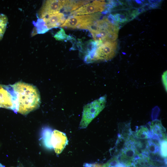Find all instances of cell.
I'll return each instance as SVG.
<instances>
[{"label": "cell", "instance_id": "obj_1", "mask_svg": "<svg viewBox=\"0 0 167 167\" xmlns=\"http://www.w3.org/2000/svg\"><path fill=\"white\" fill-rule=\"evenodd\" d=\"M11 86L16 96L18 112L26 115L40 106V94L35 86L21 81Z\"/></svg>", "mask_w": 167, "mask_h": 167}, {"label": "cell", "instance_id": "obj_2", "mask_svg": "<svg viewBox=\"0 0 167 167\" xmlns=\"http://www.w3.org/2000/svg\"><path fill=\"white\" fill-rule=\"evenodd\" d=\"M119 27L111 23L106 17L96 21L88 29L95 41L98 44L114 42L118 37Z\"/></svg>", "mask_w": 167, "mask_h": 167}, {"label": "cell", "instance_id": "obj_3", "mask_svg": "<svg viewBox=\"0 0 167 167\" xmlns=\"http://www.w3.org/2000/svg\"><path fill=\"white\" fill-rule=\"evenodd\" d=\"M117 46L116 41L106 42L97 45L94 44L84 57V61L86 63H90L97 61L110 60L115 55Z\"/></svg>", "mask_w": 167, "mask_h": 167}, {"label": "cell", "instance_id": "obj_4", "mask_svg": "<svg viewBox=\"0 0 167 167\" xmlns=\"http://www.w3.org/2000/svg\"><path fill=\"white\" fill-rule=\"evenodd\" d=\"M106 95L85 105L83 108L82 118L79 128H86L105 107L106 101Z\"/></svg>", "mask_w": 167, "mask_h": 167}, {"label": "cell", "instance_id": "obj_5", "mask_svg": "<svg viewBox=\"0 0 167 167\" xmlns=\"http://www.w3.org/2000/svg\"><path fill=\"white\" fill-rule=\"evenodd\" d=\"M100 12L93 14L71 16L66 19L61 26L62 28L72 29H88L99 19Z\"/></svg>", "mask_w": 167, "mask_h": 167}, {"label": "cell", "instance_id": "obj_6", "mask_svg": "<svg viewBox=\"0 0 167 167\" xmlns=\"http://www.w3.org/2000/svg\"><path fill=\"white\" fill-rule=\"evenodd\" d=\"M11 86L0 84V108L12 109L17 112V108L15 94Z\"/></svg>", "mask_w": 167, "mask_h": 167}, {"label": "cell", "instance_id": "obj_7", "mask_svg": "<svg viewBox=\"0 0 167 167\" xmlns=\"http://www.w3.org/2000/svg\"><path fill=\"white\" fill-rule=\"evenodd\" d=\"M137 153L132 141L129 138L117 156L119 161L126 167L131 165Z\"/></svg>", "mask_w": 167, "mask_h": 167}, {"label": "cell", "instance_id": "obj_8", "mask_svg": "<svg viewBox=\"0 0 167 167\" xmlns=\"http://www.w3.org/2000/svg\"><path fill=\"white\" fill-rule=\"evenodd\" d=\"M106 3L104 1L94 0L81 6L72 12L71 15L73 16L93 14L104 11Z\"/></svg>", "mask_w": 167, "mask_h": 167}, {"label": "cell", "instance_id": "obj_9", "mask_svg": "<svg viewBox=\"0 0 167 167\" xmlns=\"http://www.w3.org/2000/svg\"><path fill=\"white\" fill-rule=\"evenodd\" d=\"M66 0H49L43 4L39 12L41 19L49 15L60 12L65 6Z\"/></svg>", "mask_w": 167, "mask_h": 167}, {"label": "cell", "instance_id": "obj_10", "mask_svg": "<svg viewBox=\"0 0 167 167\" xmlns=\"http://www.w3.org/2000/svg\"><path fill=\"white\" fill-rule=\"evenodd\" d=\"M51 143L55 152L59 154L67 144V139L64 133L54 130L52 134Z\"/></svg>", "mask_w": 167, "mask_h": 167}, {"label": "cell", "instance_id": "obj_11", "mask_svg": "<svg viewBox=\"0 0 167 167\" xmlns=\"http://www.w3.org/2000/svg\"><path fill=\"white\" fill-rule=\"evenodd\" d=\"M148 124L150 128L151 136L157 138L161 141L167 140L166 129L162 125L161 121L154 119L149 122Z\"/></svg>", "mask_w": 167, "mask_h": 167}, {"label": "cell", "instance_id": "obj_12", "mask_svg": "<svg viewBox=\"0 0 167 167\" xmlns=\"http://www.w3.org/2000/svg\"><path fill=\"white\" fill-rule=\"evenodd\" d=\"M41 19L48 30L61 27L66 20L64 15L60 12L48 15Z\"/></svg>", "mask_w": 167, "mask_h": 167}, {"label": "cell", "instance_id": "obj_13", "mask_svg": "<svg viewBox=\"0 0 167 167\" xmlns=\"http://www.w3.org/2000/svg\"><path fill=\"white\" fill-rule=\"evenodd\" d=\"M52 129L49 127H44L41 130L40 134L41 142L44 146L46 149L53 148L51 143Z\"/></svg>", "mask_w": 167, "mask_h": 167}, {"label": "cell", "instance_id": "obj_14", "mask_svg": "<svg viewBox=\"0 0 167 167\" xmlns=\"http://www.w3.org/2000/svg\"><path fill=\"white\" fill-rule=\"evenodd\" d=\"M118 135L127 140L132 134L131 127L130 122L120 123L118 124Z\"/></svg>", "mask_w": 167, "mask_h": 167}, {"label": "cell", "instance_id": "obj_15", "mask_svg": "<svg viewBox=\"0 0 167 167\" xmlns=\"http://www.w3.org/2000/svg\"><path fill=\"white\" fill-rule=\"evenodd\" d=\"M91 1H75L66 0V4L64 7L65 11H73L78 9L82 5L90 2Z\"/></svg>", "mask_w": 167, "mask_h": 167}, {"label": "cell", "instance_id": "obj_16", "mask_svg": "<svg viewBox=\"0 0 167 167\" xmlns=\"http://www.w3.org/2000/svg\"><path fill=\"white\" fill-rule=\"evenodd\" d=\"M135 137L137 139H145L150 138L151 134L149 129L146 126H141L135 132L133 133Z\"/></svg>", "mask_w": 167, "mask_h": 167}, {"label": "cell", "instance_id": "obj_17", "mask_svg": "<svg viewBox=\"0 0 167 167\" xmlns=\"http://www.w3.org/2000/svg\"><path fill=\"white\" fill-rule=\"evenodd\" d=\"M8 22L6 16L2 14H0V41L1 40L6 29Z\"/></svg>", "mask_w": 167, "mask_h": 167}, {"label": "cell", "instance_id": "obj_18", "mask_svg": "<svg viewBox=\"0 0 167 167\" xmlns=\"http://www.w3.org/2000/svg\"><path fill=\"white\" fill-rule=\"evenodd\" d=\"M105 165V167H126L119 161L117 156L112 158Z\"/></svg>", "mask_w": 167, "mask_h": 167}, {"label": "cell", "instance_id": "obj_19", "mask_svg": "<svg viewBox=\"0 0 167 167\" xmlns=\"http://www.w3.org/2000/svg\"><path fill=\"white\" fill-rule=\"evenodd\" d=\"M54 37L56 40L60 41L71 39L72 37L66 35L63 29L61 28L54 35Z\"/></svg>", "mask_w": 167, "mask_h": 167}, {"label": "cell", "instance_id": "obj_20", "mask_svg": "<svg viewBox=\"0 0 167 167\" xmlns=\"http://www.w3.org/2000/svg\"><path fill=\"white\" fill-rule=\"evenodd\" d=\"M116 21L118 23H123L129 21L127 13H118L113 15Z\"/></svg>", "mask_w": 167, "mask_h": 167}, {"label": "cell", "instance_id": "obj_21", "mask_svg": "<svg viewBox=\"0 0 167 167\" xmlns=\"http://www.w3.org/2000/svg\"><path fill=\"white\" fill-rule=\"evenodd\" d=\"M126 140L123 138L118 135V138L116 142V152H117L118 154L123 148L126 143Z\"/></svg>", "mask_w": 167, "mask_h": 167}, {"label": "cell", "instance_id": "obj_22", "mask_svg": "<svg viewBox=\"0 0 167 167\" xmlns=\"http://www.w3.org/2000/svg\"><path fill=\"white\" fill-rule=\"evenodd\" d=\"M160 154L164 158L167 157V140H161L160 144Z\"/></svg>", "mask_w": 167, "mask_h": 167}, {"label": "cell", "instance_id": "obj_23", "mask_svg": "<svg viewBox=\"0 0 167 167\" xmlns=\"http://www.w3.org/2000/svg\"><path fill=\"white\" fill-rule=\"evenodd\" d=\"M167 71H164L162 75V83L166 92H167Z\"/></svg>", "mask_w": 167, "mask_h": 167}, {"label": "cell", "instance_id": "obj_24", "mask_svg": "<svg viewBox=\"0 0 167 167\" xmlns=\"http://www.w3.org/2000/svg\"><path fill=\"white\" fill-rule=\"evenodd\" d=\"M85 167H105V165L98 163L88 164H84Z\"/></svg>", "mask_w": 167, "mask_h": 167}]
</instances>
